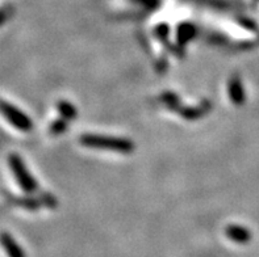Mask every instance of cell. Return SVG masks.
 I'll return each mask as SVG.
<instances>
[{"mask_svg":"<svg viewBox=\"0 0 259 257\" xmlns=\"http://www.w3.org/2000/svg\"><path fill=\"white\" fill-rule=\"evenodd\" d=\"M177 36L178 42L181 43V45H184V43L188 42L195 36L194 25H191V24H182V25H179Z\"/></svg>","mask_w":259,"mask_h":257,"instance_id":"ba28073f","label":"cell"},{"mask_svg":"<svg viewBox=\"0 0 259 257\" xmlns=\"http://www.w3.org/2000/svg\"><path fill=\"white\" fill-rule=\"evenodd\" d=\"M17 203V205H20L21 208H25L28 209V210H37V209H39L41 206H44L42 203V199L39 198H33V197H26V198H19L15 201Z\"/></svg>","mask_w":259,"mask_h":257,"instance_id":"8fae6325","label":"cell"},{"mask_svg":"<svg viewBox=\"0 0 259 257\" xmlns=\"http://www.w3.org/2000/svg\"><path fill=\"white\" fill-rule=\"evenodd\" d=\"M80 144L89 148H99V150L117 151L121 153H131L135 151V143L131 139L109 135H98V134H84L79 138Z\"/></svg>","mask_w":259,"mask_h":257,"instance_id":"6da1fadb","label":"cell"},{"mask_svg":"<svg viewBox=\"0 0 259 257\" xmlns=\"http://www.w3.org/2000/svg\"><path fill=\"white\" fill-rule=\"evenodd\" d=\"M228 94L234 105H243L246 100V93L243 88L242 80L238 75H233L228 82Z\"/></svg>","mask_w":259,"mask_h":257,"instance_id":"277c9868","label":"cell"},{"mask_svg":"<svg viewBox=\"0 0 259 257\" xmlns=\"http://www.w3.org/2000/svg\"><path fill=\"white\" fill-rule=\"evenodd\" d=\"M161 101L170 111L175 112V113H178L179 109L182 108V104L179 102V97L175 93H172V92H164L161 96Z\"/></svg>","mask_w":259,"mask_h":257,"instance_id":"9c48e42d","label":"cell"},{"mask_svg":"<svg viewBox=\"0 0 259 257\" xmlns=\"http://www.w3.org/2000/svg\"><path fill=\"white\" fill-rule=\"evenodd\" d=\"M8 166L12 170L13 175H15V179L19 182L20 188L23 189L25 193H34L38 189V184L33 176L28 172L26 170L25 163L23 162V159L16 155V153H11L8 157Z\"/></svg>","mask_w":259,"mask_h":257,"instance_id":"7a4b0ae2","label":"cell"},{"mask_svg":"<svg viewBox=\"0 0 259 257\" xmlns=\"http://www.w3.org/2000/svg\"><path fill=\"white\" fill-rule=\"evenodd\" d=\"M11 13H12V6L0 7V26L3 25L7 20L10 19Z\"/></svg>","mask_w":259,"mask_h":257,"instance_id":"7c38bea8","label":"cell"},{"mask_svg":"<svg viewBox=\"0 0 259 257\" xmlns=\"http://www.w3.org/2000/svg\"><path fill=\"white\" fill-rule=\"evenodd\" d=\"M0 244L8 257H26L21 245H19V243L8 232L0 234Z\"/></svg>","mask_w":259,"mask_h":257,"instance_id":"5b68a950","label":"cell"},{"mask_svg":"<svg viewBox=\"0 0 259 257\" xmlns=\"http://www.w3.org/2000/svg\"><path fill=\"white\" fill-rule=\"evenodd\" d=\"M57 109H58L59 116L65 118L66 121L75 120L76 116H78L76 108L67 100H59L58 104H57Z\"/></svg>","mask_w":259,"mask_h":257,"instance_id":"52a82bcc","label":"cell"},{"mask_svg":"<svg viewBox=\"0 0 259 257\" xmlns=\"http://www.w3.org/2000/svg\"><path fill=\"white\" fill-rule=\"evenodd\" d=\"M67 126H69V121H66L65 118L61 117L58 120L53 121L52 124H50L49 133L54 135V137H57V135H61V134L65 133Z\"/></svg>","mask_w":259,"mask_h":257,"instance_id":"30bf717a","label":"cell"},{"mask_svg":"<svg viewBox=\"0 0 259 257\" xmlns=\"http://www.w3.org/2000/svg\"><path fill=\"white\" fill-rule=\"evenodd\" d=\"M225 234L230 240L238 243V244H246L251 240V236H253L250 230L240 225H229L225 228Z\"/></svg>","mask_w":259,"mask_h":257,"instance_id":"8992f818","label":"cell"},{"mask_svg":"<svg viewBox=\"0 0 259 257\" xmlns=\"http://www.w3.org/2000/svg\"><path fill=\"white\" fill-rule=\"evenodd\" d=\"M0 114L6 118L13 127L21 131L32 130L33 124L30 118L25 113L17 109L16 107L8 104L4 100H0Z\"/></svg>","mask_w":259,"mask_h":257,"instance_id":"3957f363","label":"cell"}]
</instances>
